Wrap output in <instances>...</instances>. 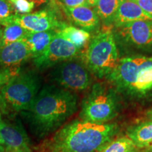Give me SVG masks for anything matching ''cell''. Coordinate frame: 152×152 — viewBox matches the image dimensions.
Returning <instances> with one entry per match:
<instances>
[{"mask_svg": "<svg viewBox=\"0 0 152 152\" xmlns=\"http://www.w3.org/2000/svg\"><path fill=\"white\" fill-rule=\"evenodd\" d=\"M77 101L75 92L55 85H45L21 115L31 132L42 139L56 132L77 111Z\"/></svg>", "mask_w": 152, "mask_h": 152, "instance_id": "cell-1", "label": "cell"}, {"mask_svg": "<svg viewBox=\"0 0 152 152\" xmlns=\"http://www.w3.org/2000/svg\"><path fill=\"white\" fill-rule=\"evenodd\" d=\"M116 123L76 119L64 125L38 147L37 152H97L119 132Z\"/></svg>", "mask_w": 152, "mask_h": 152, "instance_id": "cell-2", "label": "cell"}, {"mask_svg": "<svg viewBox=\"0 0 152 152\" xmlns=\"http://www.w3.org/2000/svg\"><path fill=\"white\" fill-rule=\"evenodd\" d=\"M118 93L142 101L152 95V57L132 56L119 60L106 77Z\"/></svg>", "mask_w": 152, "mask_h": 152, "instance_id": "cell-3", "label": "cell"}, {"mask_svg": "<svg viewBox=\"0 0 152 152\" xmlns=\"http://www.w3.org/2000/svg\"><path fill=\"white\" fill-rule=\"evenodd\" d=\"M41 80L33 71L12 75L0 92V109L7 113L27 111L39 92Z\"/></svg>", "mask_w": 152, "mask_h": 152, "instance_id": "cell-4", "label": "cell"}, {"mask_svg": "<svg viewBox=\"0 0 152 152\" xmlns=\"http://www.w3.org/2000/svg\"><path fill=\"white\" fill-rule=\"evenodd\" d=\"M121 102L115 89L96 83L81 104L80 119L94 123H106L118 115Z\"/></svg>", "mask_w": 152, "mask_h": 152, "instance_id": "cell-5", "label": "cell"}, {"mask_svg": "<svg viewBox=\"0 0 152 152\" xmlns=\"http://www.w3.org/2000/svg\"><path fill=\"white\" fill-rule=\"evenodd\" d=\"M119 60L113 34L107 28L93 37L84 55V62L87 67L99 78L109 77Z\"/></svg>", "mask_w": 152, "mask_h": 152, "instance_id": "cell-6", "label": "cell"}, {"mask_svg": "<svg viewBox=\"0 0 152 152\" xmlns=\"http://www.w3.org/2000/svg\"><path fill=\"white\" fill-rule=\"evenodd\" d=\"M90 73L84 61L75 58L57 64L51 76L60 87L71 92H81L91 85L92 80Z\"/></svg>", "mask_w": 152, "mask_h": 152, "instance_id": "cell-7", "label": "cell"}, {"mask_svg": "<svg viewBox=\"0 0 152 152\" xmlns=\"http://www.w3.org/2000/svg\"><path fill=\"white\" fill-rule=\"evenodd\" d=\"M80 50L56 34L47 49L34 58V64L39 70L47 69L65 61L77 58Z\"/></svg>", "mask_w": 152, "mask_h": 152, "instance_id": "cell-8", "label": "cell"}, {"mask_svg": "<svg viewBox=\"0 0 152 152\" xmlns=\"http://www.w3.org/2000/svg\"><path fill=\"white\" fill-rule=\"evenodd\" d=\"M10 23L18 24L30 33L56 31L65 24L58 20L55 11L51 9H44L27 14H14L4 26Z\"/></svg>", "mask_w": 152, "mask_h": 152, "instance_id": "cell-9", "label": "cell"}, {"mask_svg": "<svg viewBox=\"0 0 152 152\" xmlns=\"http://www.w3.org/2000/svg\"><path fill=\"white\" fill-rule=\"evenodd\" d=\"M0 134L7 151L33 152L30 139L19 119L3 120L0 124Z\"/></svg>", "mask_w": 152, "mask_h": 152, "instance_id": "cell-10", "label": "cell"}, {"mask_svg": "<svg viewBox=\"0 0 152 152\" xmlns=\"http://www.w3.org/2000/svg\"><path fill=\"white\" fill-rule=\"evenodd\" d=\"M119 28V34L123 39L137 47L152 46V20H137Z\"/></svg>", "mask_w": 152, "mask_h": 152, "instance_id": "cell-11", "label": "cell"}, {"mask_svg": "<svg viewBox=\"0 0 152 152\" xmlns=\"http://www.w3.org/2000/svg\"><path fill=\"white\" fill-rule=\"evenodd\" d=\"M30 58H32L31 53L23 39L0 47V66L14 75L18 72L13 68L18 71L19 66Z\"/></svg>", "mask_w": 152, "mask_h": 152, "instance_id": "cell-12", "label": "cell"}, {"mask_svg": "<svg viewBox=\"0 0 152 152\" xmlns=\"http://www.w3.org/2000/svg\"><path fill=\"white\" fill-rule=\"evenodd\" d=\"M152 20V16L146 13L132 0H120L113 24L120 28L137 20Z\"/></svg>", "mask_w": 152, "mask_h": 152, "instance_id": "cell-13", "label": "cell"}, {"mask_svg": "<svg viewBox=\"0 0 152 152\" xmlns=\"http://www.w3.org/2000/svg\"><path fill=\"white\" fill-rule=\"evenodd\" d=\"M63 7L70 20L83 30L92 31L99 26L100 19L94 9L91 7H68L64 6Z\"/></svg>", "mask_w": 152, "mask_h": 152, "instance_id": "cell-14", "label": "cell"}, {"mask_svg": "<svg viewBox=\"0 0 152 152\" xmlns=\"http://www.w3.org/2000/svg\"><path fill=\"white\" fill-rule=\"evenodd\" d=\"M56 31L29 33L23 38L31 53L32 58H35L40 55L56 35Z\"/></svg>", "mask_w": 152, "mask_h": 152, "instance_id": "cell-15", "label": "cell"}, {"mask_svg": "<svg viewBox=\"0 0 152 152\" xmlns=\"http://www.w3.org/2000/svg\"><path fill=\"white\" fill-rule=\"evenodd\" d=\"M127 136L139 149H142L152 141V121L133 125L127 131Z\"/></svg>", "mask_w": 152, "mask_h": 152, "instance_id": "cell-16", "label": "cell"}, {"mask_svg": "<svg viewBox=\"0 0 152 152\" xmlns=\"http://www.w3.org/2000/svg\"><path fill=\"white\" fill-rule=\"evenodd\" d=\"M56 33L66 40L69 41L76 47L81 49L90 41L91 35L87 30L68 26L66 23L56 30Z\"/></svg>", "mask_w": 152, "mask_h": 152, "instance_id": "cell-17", "label": "cell"}, {"mask_svg": "<svg viewBox=\"0 0 152 152\" xmlns=\"http://www.w3.org/2000/svg\"><path fill=\"white\" fill-rule=\"evenodd\" d=\"M120 0H99L94 7L100 20L106 26L113 24Z\"/></svg>", "mask_w": 152, "mask_h": 152, "instance_id": "cell-18", "label": "cell"}, {"mask_svg": "<svg viewBox=\"0 0 152 152\" xmlns=\"http://www.w3.org/2000/svg\"><path fill=\"white\" fill-rule=\"evenodd\" d=\"M29 32L19 25L10 23L6 25L1 37L0 47L23 39Z\"/></svg>", "mask_w": 152, "mask_h": 152, "instance_id": "cell-19", "label": "cell"}, {"mask_svg": "<svg viewBox=\"0 0 152 152\" xmlns=\"http://www.w3.org/2000/svg\"><path fill=\"white\" fill-rule=\"evenodd\" d=\"M135 148L136 146L128 136L121 137L112 140L97 152H128Z\"/></svg>", "mask_w": 152, "mask_h": 152, "instance_id": "cell-20", "label": "cell"}, {"mask_svg": "<svg viewBox=\"0 0 152 152\" xmlns=\"http://www.w3.org/2000/svg\"><path fill=\"white\" fill-rule=\"evenodd\" d=\"M8 1L18 14H30L35 7V4L30 0H8Z\"/></svg>", "mask_w": 152, "mask_h": 152, "instance_id": "cell-21", "label": "cell"}, {"mask_svg": "<svg viewBox=\"0 0 152 152\" xmlns=\"http://www.w3.org/2000/svg\"><path fill=\"white\" fill-rule=\"evenodd\" d=\"M14 9L8 0H0V24L4 25L14 15Z\"/></svg>", "mask_w": 152, "mask_h": 152, "instance_id": "cell-22", "label": "cell"}, {"mask_svg": "<svg viewBox=\"0 0 152 152\" xmlns=\"http://www.w3.org/2000/svg\"><path fill=\"white\" fill-rule=\"evenodd\" d=\"M63 5L68 7H76L80 6L90 7L87 0H60Z\"/></svg>", "mask_w": 152, "mask_h": 152, "instance_id": "cell-23", "label": "cell"}, {"mask_svg": "<svg viewBox=\"0 0 152 152\" xmlns=\"http://www.w3.org/2000/svg\"><path fill=\"white\" fill-rule=\"evenodd\" d=\"M148 14L152 16V0H132Z\"/></svg>", "mask_w": 152, "mask_h": 152, "instance_id": "cell-24", "label": "cell"}, {"mask_svg": "<svg viewBox=\"0 0 152 152\" xmlns=\"http://www.w3.org/2000/svg\"><path fill=\"white\" fill-rule=\"evenodd\" d=\"M14 75V74H13L8 70H4V71L0 72V92H1V90L2 89L4 85L8 82L11 76Z\"/></svg>", "mask_w": 152, "mask_h": 152, "instance_id": "cell-25", "label": "cell"}, {"mask_svg": "<svg viewBox=\"0 0 152 152\" xmlns=\"http://www.w3.org/2000/svg\"><path fill=\"white\" fill-rule=\"evenodd\" d=\"M30 1L33 2L35 4V6H40L44 4H47V3H51L53 4L55 2V0H30Z\"/></svg>", "mask_w": 152, "mask_h": 152, "instance_id": "cell-26", "label": "cell"}, {"mask_svg": "<svg viewBox=\"0 0 152 152\" xmlns=\"http://www.w3.org/2000/svg\"><path fill=\"white\" fill-rule=\"evenodd\" d=\"M142 152H152V141L144 147L142 149H140Z\"/></svg>", "mask_w": 152, "mask_h": 152, "instance_id": "cell-27", "label": "cell"}, {"mask_svg": "<svg viewBox=\"0 0 152 152\" xmlns=\"http://www.w3.org/2000/svg\"><path fill=\"white\" fill-rule=\"evenodd\" d=\"M146 118H147V121H152V108L147 112Z\"/></svg>", "mask_w": 152, "mask_h": 152, "instance_id": "cell-28", "label": "cell"}, {"mask_svg": "<svg viewBox=\"0 0 152 152\" xmlns=\"http://www.w3.org/2000/svg\"><path fill=\"white\" fill-rule=\"evenodd\" d=\"M99 0H87V1H88L89 4H90V6L91 7H94L96 6V4H97Z\"/></svg>", "mask_w": 152, "mask_h": 152, "instance_id": "cell-29", "label": "cell"}, {"mask_svg": "<svg viewBox=\"0 0 152 152\" xmlns=\"http://www.w3.org/2000/svg\"><path fill=\"white\" fill-rule=\"evenodd\" d=\"M0 152H6L5 147L1 144H0Z\"/></svg>", "mask_w": 152, "mask_h": 152, "instance_id": "cell-30", "label": "cell"}, {"mask_svg": "<svg viewBox=\"0 0 152 152\" xmlns=\"http://www.w3.org/2000/svg\"><path fill=\"white\" fill-rule=\"evenodd\" d=\"M128 152H142V151H141V150H140V149H137V148H135V149L131 150V151H128Z\"/></svg>", "mask_w": 152, "mask_h": 152, "instance_id": "cell-31", "label": "cell"}, {"mask_svg": "<svg viewBox=\"0 0 152 152\" xmlns=\"http://www.w3.org/2000/svg\"><path fill=\"white\" fill-rule=\"evenodd\" d=\"M0 144H1V145H2V146H4V140H3L2 137H1V134H0Z\"/></svg>", "mask_w": 152, "mask_h": 152, "instance_id": "cell-32", "label": "cell"}, {"mask_svg": "<svg viewBox=\"0 0 152 152\" xmlns=\"http://www.w3.org/2000/svg\"><path fill=\"white\" fill-rule=\"evenodd\" d=\"M2 34H3V30L1 29H0V44H1V37H2Z\"/></svg>", "mask_w": 152, "mask_h": 152, "instance_id": "cell-33", "label": "cell"}, {"mask_svg": "<svg viewBox=\"0 0 152 152\" xmlns=\"http://www.w3.org/2000/svg\"><path fill=\"white\" fill-rule=\"evenodd\" d=\"M3 119H2V117H1V113H0V124H1V122H2Z\"/></svg>", "mask_w": 152, "mask_h": 152, "instance_id": "cell-34", "label": "cell"}, {"mask_svg": "<svg viewBox=\"0 0 152 152\" xmlns=\"http://www.w3.org/2000/svg\"><path fill=\"white\" fill-rule=\"evenodd\" d=\"M6 152H11V151H7V150H6Z\"/></svg>", "mask_w": 152, "mask_h": 152, "instance_id": "cell-35", "label": "cell"}]
</instances>
